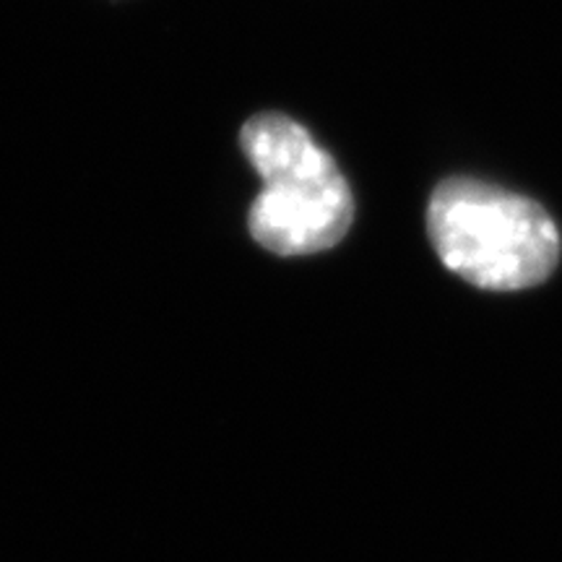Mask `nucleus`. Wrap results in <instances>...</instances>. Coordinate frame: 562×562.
<instances>
[{"mask_svg":"<svg viewBox=\"0 0 562 562\" xmlns=\"http://www.w3.org/2000/svg\"><path fill=\"white\" fill-rule=\"evenodd\" d=\"M427 235L448 271L490 292L542 284L562 250L558 224L542 203L463 175L435 186Z\"/></svg>","mask_w":562,"mask_h":562,"instance_id":"1","label":"nucleus"},{"mask_svg":"<svg viewBox=\"0 0 562 562\" xmlns=\"http://www.w3.org/2000/svg\"><path fill=\"white\" fill-rule=\"evenodd\" d=\"M240 146L261 178L248 211L252 240L277 256H311L339 245L355 222V195L336 159L292 117L252 115Z\"/></svg>","mask_w":562,"mask_h":562,"instance_id":"2","label":"nucleus"}]
</instances>
